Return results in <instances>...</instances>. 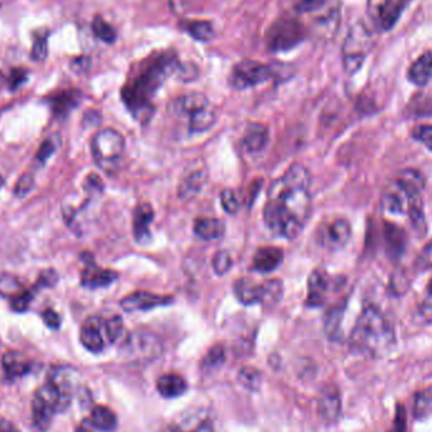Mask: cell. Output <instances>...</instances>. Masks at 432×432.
Returning <instances> with one entry per match:
<instances>
[{
	"instance_id": "obj_1",
	"label": "cell",
	"mask_w": 432,
	"mask_h": 432,
	"mask_svg": "<svg viewBox=\"0 0 432 432\" xmlns=\"http://www.w3.org/2000/svg\"><path fill=\"white\" fill-rule=\"evenodd\" d=\"M310 184L309 170L296 163L271 184L263 218L275 236L289 240L300 236L311 215Z\"/></svg>"
},
{
	"instance_id": "obj_2",
	"label": "cell",
	"mask_w": 432,
	"mask_h": 432,
	"mask_svg": "<svg viewBox=\"0 0 432 432\" xmlns=\"http://www.w3.org/2000/svg\"><path fill=\"white\" fill-rule=\"evenodd\" d=\"M177 60L172 55L165 53L157 56L144 65L143 69L124 87L121 96L134 116L140 113L145 114L150 100L168 76L177 70Z\"/></svg>"
},
{
	"instance_id": "obj_3",
	"label": "cell",
	"mask_w": 432,
	"mask_h": 432,
	"mask_svg": "<svg viewBox=\"0 0 432 432\" xmlns=\"http://www.w3.org/2000/svg\"><path fill=\"white\" fill-rule=\"evenodd\" d=\"M350 344L359 352L383 357L392 352L396 338L391 323L383 314L375 306H367L353 328Z\"/></svg>"
},
{
	"instance_id": "obj_4",
	"label": "cell",
	"mask_w": 432,
	"mask_h": 432,
	"mask_svg": "<svg viewBox=\"0 0 432 432\" xmlns=\"http://www.w3.org/2000/svg\"><path fill=\"white\" fill-rule=\"evenodd\" d=\"M373 47V35L364 23H355L343 45V64L346 74L353 75L362 67L364 60Z\"/></svg>"
},
{
	"instance_id": "obj_5",
	"label": "cell",
	"mask_w": 432,
	"mask_h": 432,
	"mask_svg": "<svg viewBox=\"0 0 432 432\" xmlns=\"http://www.w3.org/2000/svg\"><path fill=\"white\" fill-rule=\"evenodd\" d=\"M126 148V139L121 133L106 128L96 133L92 142V157L100 168L111 172L121 161Z\"/></svg>"
},
{
	"instance_id": "obj_6",
	"label": "cell",
	"mask_w": 432,
	"mask_h": 432,
	"mask_svg": "<svg viewBox=\"0 0 432 432\" xmlns=\"http://www.w3.org/2000/svg\"><path fill=\"white\" fill-rule=\"evenodd\" d=\"M70 401L58 392L57 388L52 383L47 382L45 386L40 387L35 393L32 404L33 422L40 430H47L53 415L57 411H64L69 407Z\"/></svg>"
},
{
	"instance_id": "obj_7",
	"label": "cell",
	"mask_w": 432,
	"mask_h": 432,
	"mask_svg": "<svg viewBox=\"0 0 432 432\" xmlns=\"http://www.w3.org/2000/svg\"><path fill=\"white\" fill-rule=\"evenodd\" d=\"M121 353L132 362L148 363L161 357L163 344L156 334L148 330H138L128 335L121 345Z\"/></svg>"
},
{
	"instance_id": "obj_8",
	"label": "cell",
	"mask_w": 432,
	"mask_h": 432,
	"mask_svg": "<svg viewBox=\"0 0 432 432\" xmlns=\"http://www.w3.org/2000/svg\"><path fill=\"white\" fill-rule=\"evenodd\" d=\"M304 37L305 28L299 21L294 18H282L277 19L270 27L265 35V43L272 52H283L300 45Z\"/></svg>"
},
{
	"instance_id": "obj_9",
	"label": "cell",
	"mask_w": 432,
	"mask_h": 432,
	"mask_svg": "<svg viewBox=\"0 0 432 432\" xmlns=\"http://www.w3.org/2000/svg\"><path fill=\"white\" fill-rule=\"evenodd\" d=\"M409 0H368L367 13L377 32H388L396 26Z\"/></svg>"
},
{
	"instance_id": "obj_10",
	"label": "cell",
	"mask_w": 432,
	"mask_h": 432,
	"mask_svg": "<svg viewBox=\"0 0 432 432\" xmlns=\"http://www.w3.org/2000/svg\"><path fill=\"white\" fill-rule=\"evenodd\" d=\"M273 76L275 71L271 66L260 64L253 60H244L231 70L229 84L236 90H245L263 84Z\"/></svg>"
},
{
	"instance_id": "obj_11",
	"label": "cell",
	"mask_w": 432,
	"mask_h": 432,
	"mask_svg": "<svg viewBox=\"0 0 432 432\" xmlns=\"http://www.w3.org/2000/svg\"><path fill=\"white\" fill-rule=\"evenodd\" d=\"M352 236V226L345 219L331 220L326 224L321 225L317 233V239L325 248L336 249L345 247Z\"/></svg>"
},
{
	"instance_id": "obj_12",
	"label": "cell",
	"mask_w": 432,
	"mask_h": 432,
	"mask_svg": "<svg viewBox=\"0 0 432 432\" xmlns=\"http://www.w3.org/2000/svg\"><path fill=\"white\" fill-rule=\"evenodd\" d=\"M82 260L85 262V268L81 275V283L84 287L92 289L108 287L118 279L116 272L99 267L90 254H84Z\"/></svg>"
},
{
	"instance_id": "obj_13",
	"label": "cell",
	"mask_w": 432,
	"mask_h": 432,
	"mask_svg": "<svg viewBox=\"0 0 432 432\" xmlns=\"http://www.w3.org/2000/svg\"><path fill=\"white\" fill-rule=\"evenodd\" d=\"M173 299L171 296H163V294H150V292H134L129 294L124 300L121 301V305L127 312L147 311L161 306L171 305Z\"/></svg>"
},
{
	"instance_id": "obj_14",
	"label": "cell",
	"mask_w": 432,
	"mask_h": 432,
	"mask_svg": "<svg viewBox=\"0 0 432 432\" xmlns=\"http://www.w3.org/2000/svg\"><path fill=\"white\" fill-rule=\"evenodd\" d=\"M104 320L98 316L89 317L82 325L80 340L89 352L100 353L105 348Z\"/></svg>"
},
{
	"instance_id": "obj_15",
	"label": "cell",
	"mask_w": 432,
	"mask_h": 432,
	"mask_svg": "<svg viewBox=\"0 0 432 432\" xmlns=\"http://www.w3.org/2000/svg\"><path fill=\"white\" fill-rule=\"evenodd\" d=\"M319 414L323 420L331 423L339 420L341 415V397L339 389L334 384L326 386L319 398Z\"/></svg>"
},
{
	"instance_id": "obj_16",
	"label": "cell",
	"mask_w": 432,
	"mask_h": 432,
	"mask_svg": "<svg viewBox=\"0 0 432 432\" xmlns=\"http://www.w3.org/2000/svg\"><path fill=\"white\" fill-rule=\"evenodd\" d=\"M155 219V211L150 204H142L137 206L133 215V234L139 244H147L152 239L150 224Z\"/></svg>"
},
{
	"instance_id": "obj_17",
	"label": "cell",
	"mask_w": 432,
	"mask_h": 432,
	"mask_svg": "<svg viewBox=\"0 0 432 432\" xmlns=\"http://www.w3.org/2000/svg\"><path fill=\"white\" fill-rule=\"evenodd\" d=\"M209 106V100L201 92H194L189 95H182L179 98L173 99L170 104V111L173 116H184L190 118L200 110L205 109Z\"/></svg>"
},
{
	"instance_id": "obj_18",
	"label": "cell",
	"mask_w": 432,
	"mask_h": 432,
	"mask_svg": "<svg viewBox=\"0 0 432 432\" xmlns=\"http://www.w3.org/2000/svg\"><path fill=\"white\" fill-rule=\"evenodd\" d=\"M79 380V372L72 367H56L50 373L48 382L56 387L58 392L61 393L67 401L71 402V396L75 391L76 384Z\"/></svg>"
},
{
	"instance_id": "obj_19",
	"label": "cell",
	"mask_w": 432,
	"mask_h": 432,
	"mask_svg": "<svg viewBox=\"0 0 432 432\" xmlns=\"http://www.w3.org/2000/svg\"><path fill=\"white\" fill-rule=\"evenodd\" d=\"M328 289V275L323 270H315L309 277L306 306H309V307L323 306Z\"/></svg>"
},
{
	"instance_id": "obj_20",
	"label": "cell",
	"mask_w": 432,
	"mask_h": 432,
	"mask_svg": "<svg viewBox=\"0 0 432 432\" xmlns=\"http://www.w3.org/2000/svg\"><path fill=\"white\" fill-rule=\"evenodd\" d=\"M396 187L409 201H414L420 199L421 191L425 189V179L416 170H404L396 179Z\"/></svg>"
},
{
	"instance_id": "obj_21",
	"label": "cell",
	"mask_w": 432,
	"mask_h": 432,
	"mask_svg": "<svg viewBox=\"0 0 432 432\" xmlns=\"http://www.w3.org/2000/svg\"><path fill=\"white\" fill-rule=\"evenodd\" d=\"M282 249L277 247H262L253 257L252 268L260 273H270L277 270L283 262Z\"/></svg>"
},
{
	"instance_id": "obj_22",
	"label": "cell",
	"mask_w": 432,
	"mask_h": 432,
	"mask_svg": "<svg viewBox=\"0 0 432 432\" xmlns=\"http://www.w3.org/2000/svg\"><path fill=\"white\" fill-rule=\"evenodd\" d=\"M206 184V173L202 170H194L184 175L179 186V196L184 201H190L200 194Z\"/></svg>"
},
{
	"instance_id": "obj_23",
	"label": "cell",
	"mask_w": 432,
	"mask_h": 432,
	"mask_svg": "<svg viewBox=\"0 0 432 432\" xmlns=\"http://www.w3.org/2000/svg\"><path fill=\"white\" fill-rule=\"evenodd\" d=\"M409 80L416 87H425L432 77V52L422 53L409 69Z\"/></svg>"
},
{
	"instance_id": "obj_24",
	"label": "cell",
	"mask_w": 432,
	"mask_h": 432,
	"mask_svg": "<svg viewBox=\"0 0 432 432\" xmlns=\"http://www.w3.org/2000/svg\"><path fill=\"white\" fill-rule=\"evenodd\" d=\"M270 139L268 128L263 124H250L243 137V147L249 153H258L265 148Z\"/></svg>"
},
{
	"instance_id": "obj_25",
	"label": "cell",
	"mask_w": 432,
	"mask_h": 432,
	"mask_svg": "<svg viewBox=\"0 0 432 432\" xmlns=\"http://www.w3.org/2000/svg\"><path fill=\"white\" fill-rule=\"evenodd\" d=\"M157 389L161 396L166 398H175L182 396L187 389V383L184 377L177 373H167L157 380Z\"/></svg>"
},
{
	"instance_id": "obj_26",
	"label": "cell",
	"mask_w": 432,
	"mask_h": 432,
	"mask_svg": "<svg viewBox=\"0 0 432 432\" xmlns=\"http://www.w3.org/2000/svg\"><path fill=\"white\" fill-rule=\"evenodd\" d=\"M194 233L204 240H215L224 236L225 224L215 218H197L194 221Z\"/></svg>"
},
{
	"instance_id": "obj_27",
	"label": "cell",
	"mask_w": 432,
	"mask_h": 432,
	"mask_svg": "<svg viewBox=\"0 0 432 432\" xmlns=\"http://www.w3.org/2000/svg\"><path fill=\"white\" fill-rule=\"evenodd\" d=\"M234 294L236 300L243 305H254L260 302L262 288L260 284H257L245 278H240L234 283Z\"/></svg>"
},
{
	"instance_id": "obj_28",
	"label": "cell",
	"mask_w": 432,
	"mask_h": 432,
	"mask_svg": "<svg viewBox=\"0 0 432 432\" xmlns=\"http://www.w3.org/2000/svg\"><path fill=\"white\" fill-rule=\"evenodd\" d=\"M3 367L6 373L11 378H18L21 375H27L31 369V364L23 354L17 352L6 353L3 358Z\"/></svg>"
},
{
	"instance_id": "obj_29",
	"label": "cell",
	"mask_w": 432,
	"mask_h": 432,
	"mask_svg": "<svg viewBox=\"0 0 432 432\" xmlns=\"http://www.w3.org/2000/svg\"><path fill=\"white\" fill-rule=\"evenodd\" d=\"M80 100L81 92L71 90V92H62L55 95L51 99V104H52V109L56 116H64L76 108L80 103Z\"/></svg>"
},
{
	"instance_id": "obj_30",
	"label": "cell",
	"mask_w": 432,
	"mask_h": 432,
	"mask_svg": "<svg viewBox=\"0 0 432 432\" xmlns=\"http://www.w3.org/2000/svg\"><path fill=\"white\" fill-rule=\"evenodd\" d=\"M260 288H262V296H260V304L262 305L272 307L282 300L284 288H283V282L281 279H276V278L267 279L260 284Z\"/></svg>"
},
{
	"instance_id": "obj_31",
	"label": "cell",
	"mask_w": 432,
	"mask_h": 432,
	"mask_svg": "<svg viewBox=\"0 0 432 432\" xmlns=\"http://www.w3.org/2000/svg\"><path fill=\"white\" fill-rule=\"evenodd\" d=\"M216 121V113L210 106L197 111L190 116L189 129L191 133H204L214 127Z\"/></svg>"
},
{
	"instance_id": "obj_32",
	"label": "cell",
	"mask_w": 432,
	"mask_h": 432,
	"mask_svg": "<svg viewBox=\"0 0 432 432\" xmlns=\"http://www.w3.org/2000/svg\"><path fill=\"white\" fill-rule=\"evenodd\" d=\"M92 422L100 431H113L116 427V416L111 409L104 406H96L92 409Z\"/></svg>"
},
{
	"instance_id": "obj_33",
	"label": "cell",
	"mask_w": 432,
	"mask_h": 432,
	"mask_svg": "<svg viewBox=\"0 0 432 432\" xmlns=\"http://www.w3.org/2000/svg\"><path fill=\"white\" fill-rule=\"evenodd\" d=\"M184 31L194 38L200 42H209L215 37V28L209 21H190L184 24Z\"/></svg>"
},
{
	"instance_id": "obj_34",
	"label": "cell",
	"mask_w": 432,
	"mask_h": 432,
	"mask_svg": "<svg viewBox=\"0 0 432 432\" xmlns=\"http://www.w3.org/2000/svg\"><path fill=\"white\" fill-rule=\"evenodd\" d=\"M344 316V306H335L326 314L325 331L330 339L338 340L341 338V321Z\"/></svg>"
},
{
	"instance_id": "obj_35",
	"label": "cell",
	"mask_w": 432,
	"mask_h": 432,
	"mask_svg": "<svg viewBox=\"0 0 432 432\" xmlns=\"http://www.w3.org/2000/svg\"><path fill=\"white\" fill-rule=\"evenodd\" d=\"M92 32L96 35V38L103 40L105 43H114L118 37L116 29L108 23L105 19L101 17H96L92 22Z\"/></svg>"
},
{
	"instance_id": "obj_36",
	"label": "cell",
	"mask_w": 432,
	"mask_h": 432,
	"mask_svg": "<svg viewBox=\"0 0 432 432\" xmlns=\"http://www.w3.org/2000/svg\"><path fill=\"white\" fill-rule=\"evenodd\" d=\"M432 411V387L417 393L414 404V414L417 419H425Z\"/></svg>"
},
{
	"instance_id": "obj_37",
	"label": "cell",
	"mask_w": 432,
	"mask_h": 432,
	"mask_svg": "<svg viewBox=\"0 0 432 432\" xmlns=\"http://www.w3.org/2000/svg\"><path fill=\"white\" fill-rule=\"evenodd\" d=\"M23 291L22 283L16 277L12 275H3L0 277V296L12 300L13 297L22 294Z\"/></svg>"
},
{
	"instance_id": "obj_38",
	"label": "cell",
	"mask_w": 432,
	"mask_h": 432,
	"mask_svg": "<svg viewBox=\"0 0 432 432\" xmlns=\"http://www.w3.org/2000/svg\"><path fill=\"white\" fill-rule=\"evenodd\" d=\"M47 38H48V32L40 31L35 33L32 52H31V56L35 61H43L47 57L48 55Z\"/></svg>"
},
{
	"instance_id": "obj_39",
	"label": "cell",
	"mask_w": 432,
	"mask_h": 432,
	"mask_svg": "<svg viewBox=\"0 0 432 432\" xmlns=\"http://www.w3.org/2000/svg\"><path fill=\"white\" fill-rule=\"evenodd\" d=\"M105 336L109 343H116L124 330V323L121 316H113L104 320Z\"/></svg>"
},
{
	"instance_id": "obj_40",
	"label": "cell",
	"mask_w": 432,
	"mask_h": 432,
	"mask_svg": "<svg viewBox=\"0 0 432 432\" xmlns=\"http://www.w3.org/2000/svg\"><path fill=\"white\" fill-rule=\"evenodd\" d=\"M220 202H221V206L225 211L231 214V215L238 213L239 209H240L239 196H238L236 191L231 190V189H225V190L221 191Z\"/></svg>"
},
{
	"instance_id": "obj_41",
	"label": "cell",
	"mask_w": 432,
	"mask_h": 432,
	"mask_svg": "<svg viewBox=\"0 0 432 432\" xmlns=\"http://www.w3.org/2000/svg\"><path fill=\"white\" fill-rule=\"evenodd\" d=\"M58 144H60V138L56 134L48 137L43 143L40 144V150L35 155V160L40 162V165H45L47 160L57 150Z\"/></svg>"
},
{
	"instance_id": "obj_42",
	"label": "cell",
	"mask_w": 432,
	"mask_h": 432,
	"mask_svg": "<svg viewBox=\"0 0 432 432\" xmlns=\"http://www.w3.org/2000/svg\"><path fill=\"white\" fill-rule=\"evenodd\" d=\"M233 267V258L231 253L226 250H220L215 254L213 260L214 272L218 276H224L228 272L231 271Z\"/></svg>"
},
{
	"instance_id": "obj_43",
	"label": "cell",
	"mask_w": 432,
	"mask_h": 432,
	"mask_svg": "<svg viewBox=\"0 0 432 432\" xmlns=\"http://www.w3.org/2000/svg\"><path fill=\"white\" fill-rule=\"evenodd\" d=\"M225 362V350L221 345H215L209 350L208 354L202 360V365L206 369H214L219 367Z\"/></svg>"
},
{
	"instance_id": "obj_44",
	"label": "cell",
	"mask_w": 432,
	"mask_h": 432,
	"mask_svg": "<svg viewBox=\"0 0 432 432\" xmlns=\"http://www.w3.org/2000/svg\"><path fill=\"white\" fill-rule=\"evenodd\" d=\"M239 380L249 389H257L260 384V373L257 369L245 367L239 372Z\"/></svg>"
},
{
	"instance_id": "obj_45",
	"label": "cell",
	"mask_w": 432,
	"mask_h": 432,
	"mask_svg": "<svg viewBox=\"0 0 432 432\" xmlns=\"http://www.w3.org/2000/svg\"><path fill=\"white\" fill-rule=\"evenodd\" d=\"M28 80V71L24 69H13L6 79V85L11 92H16Z\"/></svg>"
},
{
	"instance_id": "obj_46",
	"label": "cell",
	"mask_w": 432,
	"mask_h": 432,
	"mask_svg": "<svg viewBox=\"0 0 432 432\" xmlns=\"http://www.w3.org/2000/svg\"><path fill=\"white\" fill-rule=\"evenodd\" d=\"M35 186V177L31 173H24L21 179H18L17 184L14 187V195L17 197H24L29 194Z\"/></svg>"
},
{
	"instance_id": "obj_47",
	"label": "cell",
	"mask_w": 432,
	"mask_h": 432,
	"mask_svg": "<svg viewBox=\"0 0 432 432\" xmlns=\"http://www.w3.org/2000/svg\"><path fill=\"white\" fill-rule=\"evenodd\" d=\"M292 3L297 12L310 13L320 11L326 4V0H292Z\"/></svg>"
},
{
	"instance_id": "obj_48",
	"label": "cell",
	"mask_w": 432,
	"mask_h": 432,
	"mask_svg": "<svg viewBox=\"0 0 432 432\" xmlns=\"http://www.w3.org/2000/svg\"><path fill=\"white\" fill-rule=\"evenodd\" d=\"M33 300V294L31 291H26L24 289L22 294H18L16 297H13L11 300V306H12L13 310L17 312H24L26 310H28L31 302Z\"/></svg>"
},
{
	"instance_id": "obj_49",
	"label": "cell",
	"mask_w": 432,
	"mask_h": 432,
	"mask_svg": "<svg viewBox=\"0 0 432 432\" xmlns=\"http://www.w3.org/2000/svg\"><path fill=\"white\" fill-rule=\"evenodd\" d=\"M58 282L57 272L55 270H45L40 273V277L35 282V288H51Z\"/></svg>"
},
{
	"instance_id": "obj_50",
	"label": "cell",
	"mask_w": 432,
	"mask_h": 432,
	"mask_svg": "<svg viewBox=\"0 0 432 432\" xmlns=\"http://www.w3.org/2000/svg\"><path fill=\"white\" fill-rule=\"evenodd\" d=\"M414 138L432 152V126H421L414 132Z\"/></svg>"
},
{
	"instance_id": "obj_51",
	"label": "cell",
	"mask_w": 432,
	"mask_h": 432,
	"mask_svg": "<svg viewBox=\"0 0 432 432\" xmlns=\"http://www.w3.org/2000/svg\"><path fill=\"white\" fill-rule=\"evenodd\" d=\"M407 428V417H406V409L402 404H397L396 409V417L393 420L392 428L388 432H406Z\"/></svg>"
},
{
	"instance_id": "obj_52",
	"label": "cell",
	"mask_w": 432,
	"mask_h": 432,
	"mask_svg": "<svg viewBox=\"0 0 432 432\" xmlns=\"http://www.w3.org/2000/svg\"><path fill=\"white\" fill-rule=\"evenodd\" d=\"M417 267L421 270H432V240L422 249L417 258Z\"/></svg>"
},
{
	"instance_id": "obj_53",
	"label": "cell",
	"mask_w": 432,
	"mask_h": 432,
	"mask_svg": "<svg viewBox=\"0 0 432 432\" xmlns=\"http://www.w3.org/2000/svg\"><path fill=\"white\" fill-rule=\"evenodd\" d=\"M43 317V321L46 323L48 328H58L61 325V319L58 316V314L56 311H53L52 309H47L42 314Z\"/></svg>"
},
{
	"instance_id": "obj_54",
	"label": "cell",
	"mask_w": 432,
	"mask_h": 432,
	"mask_svg": "<svg viewBox=\"0 0 432 432\" xmlns=\"http://www.w3.org/2000/svg\"><path fill=\"white\" fill-rule=\"evenodd\" d=\"M419 312L423 321L432 323V294H428L426 300L421 304Z\"/></svg>"
},
{
	"instance_id": "obj_55",
	"label": "cell",
	"mask_w": 432,
	"mask_h": 432,
	"mask_svg": "<svg viewBox=\"0 0 432 432\" xmlns=\"http://www.w3.org/2000/svg\"><path fill=\"white\" fill-rule=\"evenodd\" d=\"M71 66H72V69L76 72H84V71H87L90 67V60L87 57L75 58L72 61Z\"/></svg>"
},
{
	"instance_id": "obj_56",
	"label": "cell",
	"mask_w": 432,
	"mask_h": 432,
	"mask_svg": "<svg viewBox=\"0 0 432 432\" xmlns=\"http://www.w3.org/2000/svg\"><path fill=\"white\" fill-rule=\"evenodd\" d=\"M0 432H19L12 422L6 420H0Z\"/></svg>"
},
{
	"instance_id": "obj_57",
	"label": "cell",
	"mask_w": 432,
	"mask_h": 432,
	"mask_svg": "<svg viewBox=\"0 0 432 432\" xmlns=\"http://www.w3.org/2000/svg\"><path fill=\"white\" fill-rule=\"evenodd\" d=\"M191 432H215L213 425L210 422H202L200 426L196 427L194 431Z\"/></svg>"
},
{
	"instance_id": "obj_58",
	"label": "cell",
	"mask_w": 432,
	"mask_h": 432,
	"mask_svg": "<svg viewBox=\"0 0 432 432\" xmlns=\"http://www.w3.org/2000/svg\"><path fill=\"white\" fill-rule=\"evenodd\" d=\"M6 84V79L4 74L0 71V92H1V89L4 87V85Z\"/></svg>"
},
{
	"instance_id": "obj_59",
	"label": "cell",
	"mask_w": 432,
	"mask_h": 432,
	"mask_svg": "<svg viewBox=\"0 0 432 432\" xmlns=\"http://www.w3.org/2000/svg\"><path fill=\"white\" fill-rule=\"evenodd\" d=\"M427 292H428V294H432V279L427 284Z\"/></svg>"
},
{
	"instance_id": "obj_60",
	"label": "cell",
	"mask_w": 432,
	"mask_h": 432,
	"mask_svg": "<svg viewBox=\"0 0 432 432\" xmlns=\"http://www.w3.org/2000/svg\"><path fill=\"white\" fill-rule=\"evenodd\" d=\"M76 432H90L89 431V430H87V427H79V428H77V430H76Z\"/></svg>"
},
{
	"instance_id": "obj_61",
	"label": "cell",
	"mask_w": 432,
	"mask_h": 432,
	"mask_svg": "<svg viewBox=\"0 0 432 432\" xmlns=\"http://www.w3.org/2000/svg\"><path fill=\"white\" fill-rule=\"evenodd\" d=\"M3 184H4V181H3V177L0 176V189H1V186H3Z\"/></svg>"
},
{
	"instance_id": "obj_62",
	"label": "cell",
	"mask_w": 432,
	"mask_h": 432,
	"mask_svg": "<svg viewBox=\"0 0 432 432\" xmlns=\"http://www.w3.org/2000/svg\"><path fill=\"white\" fill-rule=\"evenodd\" d=\"M3 1H4V0H0V6H1V3H3Z\"/></svg>"
}]
</instances>
